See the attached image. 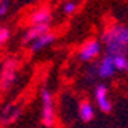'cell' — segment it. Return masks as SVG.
Returning <instances> with one entry per match:
<instances>
[{
	"label": "cell",
	"mask_w": 128,
	"mask_h": 128,
	"mask_svg": "<svg viewBox=\"0 0 128 128\" xmlns=\"http://www.w3.org/2000/svg\"><path fill=\"white\" fill-rule=\"evenodd\" d=\"M102 43L105 46V55L118 56L128 54V26L113 24L102 35Z\"/></svg>",
	"instance_id": "obj_1"
},
{
	"label": "cell",
	"mask_w": 128,
	"mask_h": 128,
	"mask_svg": "<svg viewBox=\"0 0 128 128\" xmlns=\"http://www.w3.org/2000/svg\"><path fill=\"white\" fill-rule=\"evenodd\" d=\"M41 120L44 126H52L55 124L54 98H52V93L47 88L41 90Z\"/></svg>",
	"instance_id": "obj_2"
},
{
	"label": "cell",
	"mask_w": 128,
	"mask_h": 128,
	"mask_svg": "<svg viewBox=\"0 0 128 128\" xmlns=\"http://www.w3.org/2000/svg\"><path fill=\"white\" fill-rule=\"evenodd\" d=\"M17 76V61L15 60H8L3 66L2 70V78H0V88L2 90H8Z\"/></svg>",
	"instance_id": "obj_3"
},
{
	"label": "cell",
	"mask_w": 128,
	"mask_h": 128,
	"mask_svg": "<svg viewBox=\"0 0 128 128\" xmlns=\"http://www.w3.org/2000/svg\"><path fill=\"white\" fill-rule=\"evenodd\" d=\"M101 52V43L98 40H88L79 50V60L81 61H92Z\"/></svg>",
	"instance_id": "obj_4"
},
{
	"label": "cell",
	"mask_w": 128,
	"mask_h": 128,
	"mask_svg": "<svg viewBox=\"0 0 128 128\" xmlns=\"http://www.w3.org/2000/svg\"><path fill=\"white\" fill-rule=\"evenodd\" d=\"M94 98H96V102H98V107L104 113H110L111 111V102L108 99V88L104 84H98L94 87Z\"/></svg>",
	"instance_id": "obj_5"
},
{
	"label": "cell",
	"mask_w": 128,
	"mask_h": 128,
	"mask_svg": "<svg viewBox=\"0 0 128 128\" xmlns=\"http://www.w3.org/2000/svg\"><path fill=\"white\" fill-rule=\"evenodd\" d=\"M96 67V75H98L99 78L102 79H107V78H111L114 73H116V69H114V62H113V58L105 55L101 62L98 64V66H94Z\"/></svg>",
	"instance_id": "obj_6"
},
{
	"label": "cell",
	"mask_w": 128,
	"mask_h": 128,
	"mask_svg": "<svg viewBox=\"0 0 128 128\" xmlns=\"http://www.w3.org/2000/svg\"><path fill=\"white\" fill-rule=\"evenodd\" d=\"M50 18H52L50 11L47 8H40L30 14L29 22L32 23V26H49Z\"/></svg>",
	"instance_id": "obj_7"
},
{
	"label": "cell",
	"mask_w": 128,
	"mask_h": 128,
	"mask_svg": "<svg viewBox=\"0 0 128 128\" xmlns=\"http://www.w3.org/2000/svg\"><path fill=\"white\" fill-rule=\"evenodd\" d=\"M55 34L54 32H46V34H43L41 37H38L35 41H32L30 43V50L32 52H38V50H41V49H44V47H47L49 44H52L54 41H55Z\"/></svg>",
	"instance_id": "obj_8"
},
{
	"label": "cell",
	"mask_w": 128,
	"mask_h": 128,
	"mask_svg": "<svg viewBox=\"0 0 128 128\" xmlns=\"http://www.w3.org/2000/svg\"><path fill=\"white\" fill-rule=\"evenodd\" d=\"M46 32H49V26H30L26 30V34L23 35V43L30 44L32 41H35L38 37H41L43 34H46Z\"/></svg>",
	"instance_id": "obj_9"
},
{
	"label": "cell",
	"mask_w": 128,
	"mask_h": 128,
	"mask_svg": "<svg viewBox=\"0 0 128 128\" xmlns=\"http://www.w3.org/2000/svg\"><path fill=\"white\" fill-rule=\"evenodd\" d=\"M20 108L15 107V105H8L5 107V110L2 111V114H0V122L2 124H9V122H14L20 116Z\"/></svg>",
	"instance_id": "obj_10"
},
{
	"label": "cell",
	"mask_w": 128,
	"mask_h": 128,
	"mask_svg": "<svg viewBox=\"0 0 128 128\" xmlns=\"http://www.w3.org/2000/svg\"><path fill=\"white\" fill-rule=\"evenodd\" d=\"M78 113H79V118H81V120L84 122H90L93 118H94V108L90 102L84 101L79 104V110H78Z\"/></svg>",
	"instance_id": "obj_11"
},
{
	"label": "cell",
	"mask_w": 128,
	"mask_h": 128,
	"mask_svg": "<svg viewBox=\"0 0 128 128\" xmlns=\"http://www.w3.org/2000/svg\"><path fill=\"white\" fill-rule=\"evenodd\" d=\"M114 62V69L116 70H128V58L125 55H118V56H111Z\"/></svg>",
	"instance_id": "obj_12"
},
{
	"label": "cell",
	"mask_w": 128,
	"mask_h": 128,
	"mask_svg": "<svg viewBox=\"0 0 128 128\" xmlns=\"http://www.w3.org/2000/svg\"><path fill=\"white\" fill-rule=\"evenodd\" d=\"M9 37H11L9 29L5 28V26H2V28H0V46H3V44L9 40Z\"/></svg>",
	"instance_id": "obj_13"
},
{
	"label": "cell",
	"mask_w": 128,
	"mask_h": 128,
	"mask_svg": "<svg viewBox=\"0 0 128 128\" xmlns=\"http://www.w3.org/2000/svg\"><path fill=\"white\" fill-rule=\"evenodd\" d=\"M76 3L75 2H66L62 5V11H64V14H73L75 12V9H76Z\"/></svg>",
	"instance_id": "obj_14"
},
{
	"label": "cell",
	"mask_w": 128,
	"mask_h": 128,
	"mask_svg": "<svg viewBox=\"0 0 128 128\" xmlns=\"http://www.w3.org/2000/svg\"><path fill=\"white\" fill-rule=\"evenodd\" d=\"M9 11V2H0V17L6 15Z\"/></svg>",
	"instance_id": "obj_15"
}]
</instances>
